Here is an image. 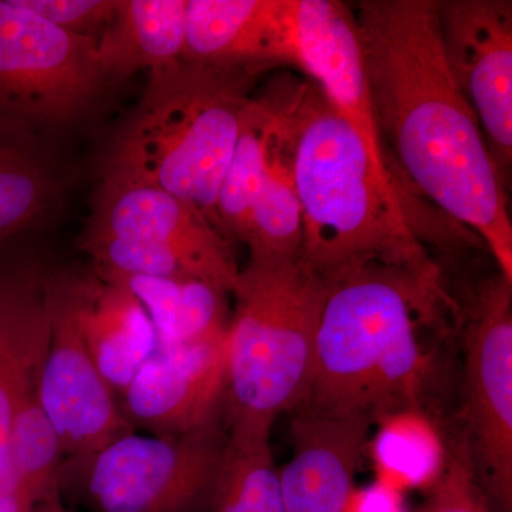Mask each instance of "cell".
<instances>
[{
  "instance_id": "obj_1",
  "label": "cell",
  "mask_w": 512,
  "mask_h": 512,
  "mask_svg": "<svg viewBox=\"0 0 512 512\" xmlns=\"http://www.w3.org/2000/svg\"><path fill=\"white\" fill-rule=\"evenodd\" d=\"M383 144L404 181L473 232L512 281V222L474 110L441 45L437 0H360L350 6Z\"/></svg>"
},
{
  "instance_id": "obj_2",
  "label": "cell",
  "mask_w": 512,
  "mask_h": 512,
  "mask_svg": "<svg viewBox=\"0 0 512 512\" xmlns=\"http://www.w3.org/2000/svg\"><path fill=\"white\" fill-rule=\"evenodd\" d=\"M293 175L302 214V259L326 279L372 264L424 268L467 232L423 198L394 190L363 141L312 82L295 100Z\"/></svg>"
},
{
  "instance_id": "obj_3",
  "label": "cell",
  "mask_w": 512,
  "mask_h": 512,
  "mask_svg": "<svg viewBox=\"0 0 512 512\" xmlns=\"http://www.w3.org/2000/svg\"><path fill=\"white\" fill-rule=\"evenodd\" d=\"M262 72L190 60L150 72L140 103L111 141L101 175L170 192L215 227L218 192Z\"/></svg>"
},
{
  "instance_id": "obj_4",
  "label": "cell",
  "mask_w": 512,
  "mask_h": 512,
  "mask_svg": "<svg viewBox=\"0 0 512 512\" xmlns=\"http://www.w3.org/2000/svg\"><path fill=\"white\" fill-rule=\"evenodd\" d=\"M328 289L302 256L241 269L227 333V429L271 431L305 403Z\"/></svg>"
},
{
  "instance_id": "obj_5",
  "label": "cell",
  "mask_w": 512,
  "mask_h": 512,
  "mask_svg": "<svg viewBox=\"0 0 512 512\" xmlns=\"http://www.w3.org/2000/svg\"><path fill=\"white\" fill-rule=\"evenodd\" d=\"M453 305L436 259L424 268L372 262L332 276L320 313L311 389L298 410L367 417V393L384 359L410 329Z\"/></svg>"
},
{
  "instance_id": "obj_6",
  "label": "cell",
  "mask_w": 512,
  "mask_h": 512,
  "mask_svg": "<svg viewBox=\"0 0 512 512\" xmlns=\"http://www.w3.org/2000/svg\"><path fill=\"white\" fill-rule=\"evenodd\" d=\"M448 289L463 340L461 431L494 512H512V281L497 268L466 291Z\"/></svg>"
},
{
  "instance_id": "obj_7",
  "label": "cell",
  "mask_w": 512,
  "mask_h": 512,
  "mask_svg": "<svg viewBox=\"0 0 512 512\" xmlns=\"http://www.w3.org/2000/svg\"><path fill=\"white\" fill-rule=\"evenodd\" d=\"M97 40L0 0V117L42 130L79 119L103 92Z\"/></svg>"
},
{
  "instance_id": "obj_8",
  "label": "cell",
  "mask_w": 512,
  "mask_h": 512,
  "mask_svg": "<svg viewBox=\"0 0 512 512\" xmlns=\"http://www.w3.org/2000/svg\"><path fill=\"white\" fill-rule=\"evenodd\" d=\"M221 419L183 436L133 431L114 440L83 474L93 507L97 512L204 511L227 443Z\"/></svg>"
},
{
  "instance_id": "obj_9",
  "label": "cell",
  "mask_w": 512,
  "mask_h": 512,
  "mask_svg": "<svg viewBox=\"0 0 512 512\" xmlns=\"http://www.w3.org/2000/svg\"><path fill=\"white\" fill-rule=\"evenodd\" d=\"M441 45L507 185L512 165V2L437 0Z\"/></svg>"
},
{
  "instance_id": "obj_10",
  "label": "cell",
  "mask_w": 512,
  "mask_h": 512,
  "mask_svg": "<svg viewBox=\"0 0 512 512\" xmlns=\"http://www.w3.org/2000/svg\"><path fill=\"white\" fill-rule=\"evenodd\" d=\"M86 229L164 249L188 275L231 295L238 284L231 242L195 205L153 185L101 175Z\"/></svg>"
},
{
  "instance_id": "obj_11",
  "label": "cell",
  "mask_w": 512,
  "mask_h": 512,
  "mask_svg": "<svg viewBox=\"0 0 512 512\" xmlns=\"http://www.w3.org/2000/svg\"><path fill=\"white\" fill-rule=\"evenodd\" d=\"M46 286L50 342L40 376L39 399L62 444L63 478L72 468L83 476L104 447L136 430L47 279Z\"/></svg>"
},
{
  "instance_id": "obj_12",
  "label": "cell",
  "mask_w": 512,
  "mask_h": 512,
  "mask_svg": "<svg viewBox=\"0 0 512 512\" xmlns=\"http://www.w3.org/2000/svg\"><path fill=\"white\" fill-rule=\"evenodd\" d=\"M295 66L311 77L330 107L360 137L383 180L406 197L421 198L384 147L350 5L339 0H298Z\"/></svg>"
},
{
  "instance_id": "obj_13",
  "label": "cell",
  "mask_w": 512,
  "mask_h": 512,
  "mask_svg": "<svg viewBox=\"0 0 512 512\" xmlns=\"http://www.w3.org/2000/svg\"><path fill=\"white\" fill-rule=\"evenodd\" d=\"M225 387L227 335L183 348L156 349L121 394L120 407L134 430L183 436L221 419Z\"/></svg>"
},
{
  "instance_id": "obj_14",
  "label": "cell",
  "mask_w": 512,
  "mask_h": 512,
  "mask_svg": "<svg viewBox=\"0 0 512 512\" xmlns=\"http://www.w3.org/2000/svg\"><path fill=\"white\" fill-rule=\"evenodd\" d=\"M0 247V495L13 491L9 437L13 417L39 397L50 342L45 269L16 249Z\"/></svg>"
},
{
  "instance_id": "obj_15",
  "label": "cell",
  "mask_w": 512,
  "mask_h": 512,
  "mask_svg": "<svg viewBox=\"0 0 512 512\" xmlns=\"http://www.w3.org/2000/svg\"><path fill=\"white\" fill-rule=\"evenodd\" d=\"M47 285L72 316L100 375L120 397L157 349L146 309L130 292L100 278L93 269L47 274Z\"/></svg>"
},
{
  "instance_id": "obj_16",
  "label": "cell",
  "mask_w": 512,
  "mask_h": 512,
  "mask_svg": "<svg viewBox=\"0 0 512 512\" xmlns=\"http://www.w3.org/2000/svg\"><path fill=\"white\" fill-rule=\"evenodd\" d=\"M296 32L298 0H187L184 60L295 66Z\"/></svg>"
},
{
  "instance_id": "obj_17",
  "label": "cell",
  "mask_w": 512,
  "mask_h": 512,
  "mask_svg": "<svg viewBox=\"0 0 512 512\" xmlns=\"http://www.w3.org/2000/svg\"><path fill=\"white\" fill-rule=\"evenodd\" d=\"M373 424L362 416L293 412V454L279 471L282 512H345Z\"/></svg>"
},
{
  "instance_id": "obj_18",
  "label": "cell",
  "mask_w": 512,
  "mask_h": 512,
  "mask_svg": "<svg viewBox=\"0 0 512 512\" xmlns=\"http://www.w3.org/2000/svg\"><path fill=\"white\" fill-rule=\"evenodd\" d=\"M299 80L275 79L266 89L274 119L268 163L242 244L249 261H289L302 256V214L293 175L295 161V100Z\"/></svg>"
},
{
  "instance_id": "obj_19",
  "label": "cell",
  "mask_w": 512,
  "mask_h": 512,
  "mask_svg": "<svg viewBox=\"0 0 512 512\" xmlns=\"http://www.w3.org/2000/svg\"><path fill=\"white\" fill-rule=\"evenodd\" d=\"M187 0H117L97 40L104 83L121 82L137 70L165 69L184 60Z\"/></svg>"
},
{
  "instance_id": "obj_20",
  "label": "cell",
  "mask_w": 512,
  "mask_h": 512,
  "mask_svg": "<svg viewBox=\"0 0 512 512\" xmlns=\"http://www.w3.org/2000/svg\"><path fill=\"white\" fill-rule=\"evenodd\" d=\"M96 274L143 305L156 332L157 349L183 348L227 335L229 293L217 285L192 276Z\"/></svg>"
},
{
  "instance_id": "obj_21",
  "label": "cell",
  "mask_w": 512,
  "mask_h": 512,
  "mask_svg": "<svg viewBox=\"0 0 512 512\" xmlns=\"http://www.w3.org/2000/svg\"><path fill=\"white\" fill-rule=\"evenodd\" d=\"M60 191L59 168L40 131L0 117V247L45 221Z\"/></svg>"
},
{
  "instance_id": "obj_22",
  "label": "cell",
  "mask_w": 512,
  "mask_h": 512,
  "mask_svg": "<svg viewBox=\"0 0 512 512\" xmlns=\"http://www.w3.org/2000/svg\"><path fill=\"white\" fill-rule=\"evenodd\" d=\"M376 423L367 443L376 481L403 494L430 490L447 464L448 441L439 424L423 409L386 414Z\"/></svg>"
},
{
  "instance_id": "obj_23",
  "label": "cell",
  "mask_w": 512,
  "mask_h": 512,
  "mask_svg": "<svg viewBox=\"0 0 512 512\" xmlns=\"http://www.w3.org/2000/svg\"><path fill=\"white\" fill-rule=\"evenodd\" d=\"M271 431L227 430L208 512H282Z\"/></svg>"
},
{
  "instance_id": "obj_24",
  "label": "cell",
  "mask_w": 512,
  "mask_h": 512,
  "mask_svg": "<svg viewBox=\"0 0 512 512\" xmlns=\"http://www.w3.org/2000/svg\"><path fill=\"white\" fill-rule=\"evenodd\" d=\"M272 119L274 111L268 94L252 97L215 207V227L231 244L242 242L247 231L249 214L268 163Z\"/></svg>"
},
{
  "instance_id": "obj_25",
  "label": "cell",
  "mask_w": 512,
  "mask_h": 512,
  "mask_svg": "<svg viewBox=\"0 0 512 512\" xmlns=\"http://www.w3.org/2000/svg\"><path fill=\"white\" fill-rule=\"evenodd\" d=\"M417 512H494L478 483L463 431L448 441L446 468Z\"/></svg>"
},
{
  "instance_id": "obj_26",
  "label": "cell",
  "mask_w": 512,
  "mask_h": 512,
  "mask_svg": "<svg viewBox=\"0 0 512 512\" xmlns=\"http://www.w3.org/2000/svg\"><path fill=\"white\" fill-rule=\"evenodd\" d=\"M26 8L57 28L99 40L109 25L117 0H22Z\"/></svg>"
},
{
  "instance_id": "obj_27",
  "label": "cell",
  "mask_w": 512,
  "mask_h": 512,
  "mask_svg": "<svg viewBox=\"0 0 512 512\" xmlns=\"http://www.w3.org/2000/svg\"><path fill=\"white\" fill-rule=\"evenodd\" d=\"M345 512H409L404 494L379 481L366 487H355L350 494Z\"/></svg>"
},
{
  "instance_id": "obj_28",
  "label": "cell",
  "mask_w": 512,
  "mask_h": 512,
  "mask_svg": "<svg viewBox=\"0 0 512 512\" xmlns=\"http://www.w3.org/2000/svg\"><path fill=\"white\" fill-rule=\"evenodd\" d=\"M0 512H40V501L19 491H10L0 495Z\"/></svg>"
},
{
  "instance_id": "obj_29",
  "label": "cell",
  "mask_w": 512,
  "mask_h": 512,
  "mask_svg": "<svg viewBox=\"0 0 512 512\" xmlns=\"http://www.w3.org/2000/svg\"><path fill=\"white\" fill-rule=\"evenodd\" d=\"M40 511L42 512H69L64 508L62 498L60 495L57 497L49 498V500L42 501L40 503Z\"/></svg>"
}]
</instances>
